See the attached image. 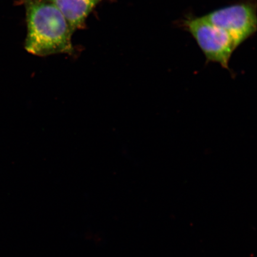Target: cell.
<instances>
[{"label": "cell", "instance_id": "6da1fadb", "mask_svg": "<svg viewBox=\"0 0 257 257\" xmlns=\"http://www.w3.org/2000/svg\"><path fill=\"white\" fill-rule=\"evenodd\" d=\"M28 28L25 48L33 55L46 57L73 53V32L52 0H21Z\"/></svg>", "mask_w": 257, "mask_h": 257}, {"label": "cell", "instance_id": "7a4b0ae2", "mask_svg": "<svg viewBox=\"0 0 257 257\" xmlns=\"http://www.w3.org/2000/svg\"><path fill=\"white\" fill-rule=\"evenodd\" d=\"M182 25L197 42L207 62L217 63L229 69L231 56L237 47L226 32L211 24L203 16L186 19Z\"/></svg>", "mask_w": 257, "mask_h": 257}, {"label": "cell", "instance_id": "3957f363", "mask_svg": "<svg viewBox=\"0 0 257 257\" xmlns=\"http://www.w3.org/2000/svg\"><path fill=\"white\" fill-rule=\"evenodd\" d=\"M203 17L226 32L237 48L256 31V8L251 3H240L226 6L212 11Z\"/></svg>", "mask_w": 257, "mask_h": 257}, {"label": "cell", "instance_id": "277c9868", "mask_svg": "<svg viewBox=\"0 0 257 257\" xmlns=\"http://www.w3.org/2000/svg\"><path fill=\"white\" fill-rule=\"evenodd\" d=\"M102 0H52L66 19L73 33L85 27V21Z\"/></svg>", "mask_w": 257, "mask_h": 257}]
</instances>
